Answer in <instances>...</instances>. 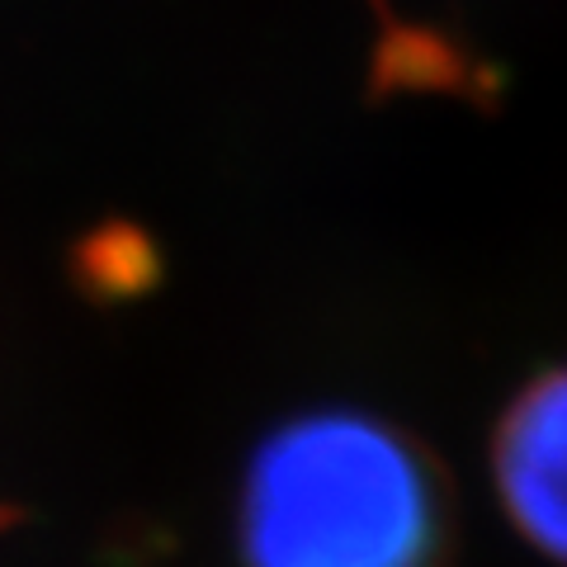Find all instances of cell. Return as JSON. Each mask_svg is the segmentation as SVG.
I'll use <instances>...</instances> for the list:
<instances>
[{
	"label": "cell",
	"instance_id": "cell-1",
	"mask_svg": "<svg viewBox=\"0 0 567 567\" xmlns=\"http://www.w3.org/2000/svg\"><path fill=\"white\" fill-rule=\"evenodd\" d=\"M445 544V483L383 416L346 406L293 416L246 468V567H440Z\"/></svg>",
	"mask_w": 567,
	"mask_h": 567
},
{
	"label": "cell",
	"instance_id": "cell-2",
	"mask_svg": "<svg viewBox=\"0 0 567 567\" xmlns=\"http://www.w3.org/2000/svg\"><path fill=\"white\" fill-rule=\"evenodd\" d=\"M492 473L520 535L567 563V360L511 398L492 435Z\"/></svg>",
	"mask_w": 567,
	"mask_h": 567
}]
</instances>
